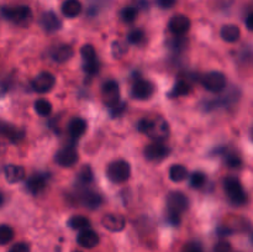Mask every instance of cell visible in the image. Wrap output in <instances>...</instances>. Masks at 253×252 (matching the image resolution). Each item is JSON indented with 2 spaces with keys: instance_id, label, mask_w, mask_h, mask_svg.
I'll use <instances>...</instances> for the list:
<instances>
[{
  "instance_id": "13",
  "label": "cell",
  "mask_w": 253,
  "mask_h": 252,
  "mask_svg": "<svg viewBox=\"0 0 253 252\" xmlns=\"http://www.w3.org/2000/svg\"><path fill=\"white\" fill-rule=\"evenodd\" d=\"M156 86L152 82L146 81V79H140L133 84L131 89V94L137 100H147L155 94Z\"/></svg>"
},
{
  "instance_id": "30",
  "label": "cell",
  "mask_w": 253,
  "mask_h": 252,
  "mask_svg": "<svg viewBox=\"0 0 253 252\" xmlns=\"http://www.w3.org/2000/svg\"><path fill=\"white\" fill-rule=\"evenodd\" d=\"M189 183L193 188H202L203 185L207 183V174L200 172V170L194 172L192 175H190Z\"/></svg>"
},
{
  "instance_id": "24",
  "label": "cell",
  "mask_w": 253,
  "mask_h": 252,
  "mask_svg": "<svg viewBox=\"0 0 253 252\" xmlns=\"http://www.w3.org/2000/svg\"><path fill=\"white\" fill-rule=\"evenodd\" d=\"M83 204L85 205L89 209H96V208L100 207V204L103 203V198L100 194L94 192H85L83 194V199H82Z\"/></svg>"
},
{
  "instance_id": "37",
  "label": "cell",
  "mask_w": 253,
  "mask_h": 252,
  "mask_svg": "<svg viewBox=\"0 0 253 252\" xmlns=\"http://www.w3.org/2000/svg\"><path fill=\"white\" fill-rule=\"evenodd\" d=\"M231 251V245L227 241H220L215 245V252H230Z\"/></svg>"
},
{
  "instance_id": "7",
  "label": "cell",
  "mask_w": 253,
  "mask_h": 252,
  "mask_svg": "<svg viewBox=\"0 0 253 252\" xmlns=\"http://www.w3.org/2000/svg\"><path fill=\"white\" fill-rule=\"evenodd\" d=\"M82 58H83V68L89 76H94L99 71V61L96 51L93 44H84L81 48Z\"/></svg>"
},
{
  "instance_id": "41",
  "label": "cell",
  "mask_w": 253,
  "mask_h": 252,
  "mask_svg": "<svg viewBox=\"0 0 253 252\" xmlns=\"http://www.w3.org/2000/svg\"><path fill=\"white\" fill-rule=\"evenodd\" d=\"M6 91H7V86H6V84L0 83V98H1V96H4V95H5V94H6Z\"/></svg>"
},
{
  "instance_id": "15",
  "label": "cell",
  "mask_w": 253,
  "mask_h": 252,
  "mask_svg": "<svg viewBox=\"0 0 253 252\" xmlns=\"http://www.w3.org/2000/svg\"><path fill=\"white\" fill-rule=\"evenodd\" d=\"M40 25L46 32H56L61 30L62 21L53 11H46L40 17Z\"/></svg>"
},
{
  "instance_id": "2",
  "label": "cell",
  "mask_w": 253,
  "mask_h": 252,
  "mask_svg": "<svg viewBox=\"0 0 253 252\" xmlns=\"http://www.w3.org/2000/svg\"><path fill=\"white\" fill-rule=\"evenodd\" d=\"M188 198L182 192H170L167 197V220L172 225L180 224V215L188 209Z\"/></svg>"
},
{
  "instance_id": "23",
  "label": "cell",
  "mask_w": 253,
  "mask_h": 252,
  "mask_svg": "<svg viewBox=\"0 0 253 252\" xmlns=\"http://www.w3.org/2000/svg\"><path fill=\"white\" fill-rule=\"evenodd\" d=\"M0 132L4 133L7 138H10V141H12V142H17V141L21 140L25 135L24 131L20 130V128L1 123H0Z\"/></svg>"
},
{
  "instance_id": "33",
  "label": "cell",
  "mask_w": 253,
  "mask_h": 252,
  "mask_svg": "<svg viewBox=\"0 0 253 252\" xmlns=\"http://www.w3.org/2000/svg\"><path fill=\"white\" fill-rule=\"evenodd\" d=\"M127 41L132 44H140L145 41V32L142 30H132L130 34L127 35Z\"/></svg>"
},
{
  "instance_id": "19",
  "label": "cell",
  "mask_w": 253,
  "mask_h": 252,
  "mask_svg": "<svg viewBox=\"0 0 253 252\" xmlns=\"http://www.w3.org/2000/svg\"><path fill=\"white\" fill-rule=\"evenodd\" d=\"M47 185V178L46 175L42 174H32L31 177L27 179L26 182V189L29 190L31 194L37 195L46 188Z\"/></svg>"
},
{
  "instance_id": "5",
  "label": "cell",
  "mask_w": 253,
  "mask_h": 252,
  "mask_svg": "<svg viewBox=\"0 0 253 252\" xmlns=\"http://www.w3.org/2000/svg\"><path fill=\"white\" fill-rule=\"evenodd\" d=\"M106 175L109 180L113 183H124L130 178L131 175V166L125 160H116L114 162L109 163L106 168Z\"/></svg>"
},
{
  "instance_id": "17",
  "label": "cell",
  "mask_w": 253,
  "mask_h": 252,
  "mask_svg": "<svg viewBox=\"0 0 253 252\" xmlns=\"http://www.w3.org/2000/svg\"><path fill=\"white\" fill-rule=\"evenodd\" d=\"M73 54L74 49L69 44H59V46L54 47L51 52L52 59L57 63H64V62L69 61L73 57Z\"/></svg>"
},
{
  "instance_id": "16",
  "label": "cell",
  "mask_w": 253,
  "mask_h": 252,
  "mask_svg": "<svg viewBox=\"0 0 253 252\" xmlns=\"http://www.w3.org/2000/svg\"><path fill=\"white\" fill-rule=\"evenodd\" d=\"M77 242L79 246L84 247V249H93L99 244V236L94 230H82L77 236Z\"/></svg>"
},
{
  "instance_id": "22",
  "label": "cell",
  "mask_w": 253,
  "mask_h": 252,
  "mask_svg": "<svg viewBox=\"0 0 253 252\" xmlns=\"http://www.w3.org/2000/svg\"><path fill=\"white\" fill-rule=\"evenodd\" d=\"M221 39L224 40L225 42H229V43H232V42H236L237 40L241 36V31H240V27L237 25L229 24L222 26L221 32Z\"/></svg>"
},
{
  "instance_id": "11",
  "label": "cell",
  "mask_w": 253,
  "mask_h": 252,
  "mask_svg": "<svg viewBox=\"0 0 253 252\" xmlns=\"http://www.w3.org/2000/svg\"><path fill=\"white\" fill-rule=\"evenodd\" d=\"M190 26H192L190 19L187 15L183 14L174 15V16L170 17L169 22H168V30L175 36H183L184 34H187Z\"/></svg>"
},
{
  "instance_id": "35",
  "label": "cell",
  "mask_w": 253,
  "mask_h": 252,
  "mask_svg": "<svg viewBox=\"0 0 253 252\" xmlns=\"http://www.w3.org/2000/svg\"><path fill=\"white\" fill-rule=\"evenodd\" d=\"M182 252H204L203 251V247L199 242H188L184 247H183Z\"/></svg>"
},
{
  "instance_id": "6",
  "label": "cell",
  "mask_w": 253,
  "mask_h": 252,
  "mask_svg": "<svg viewBox=\"0 0 253 252\" xmlns=\"http://www.w3.org/2000/svg\"><path fill=\"white\" fill-rule=\"evenodd\" d=\"M202 83L207 90L211 91V93H220V91H222L226 88L227 79L226 76L221 73V72L212 71L203 77Z\"/></svg>"
},
{
  "instance_id": "28",
  "label": "cell",
  "mask_w": 253,
  "mask_h": 252,
  "mask_svg": "<svg viewBox=\"0 0 253 252\" xmlns=\"http://www.w3.org/2000/svg\"><path fill=\"white\" fill-rule=\"evenodd\" d=\"M35 111L40 116H49L52 113V104L46 99H39L35 101Z\"/></svg>"
},
{
  "instance_id": "40",
  "label": "cell",
  "mask_w": 253,
  "mask_h": 252,
  "mask_svg": "<svg viewBox=\"0 0 253 252\" xmlns=\"http://www.w3.org/2000/svg\"><path fill=\"white\" fill-rule=\"evenodd\" d=\"M246 27L250 30V31H253V12H251V14L247 16Z\"/></svg>"
},
{
  "instance_id": "32",
  "label": "cell",
  "mask_w": 253,
  "mask_h": 252,
  "mask_svg": "<svg viewBox=\"0 0 253 252\" xmlns=\"http://www.w3.org/2000/svg\"><path fill=\"white\" fill-rule=\"evenodd\" d=\"M137 17V9L133 6H126L125 9L121 11V19L125 22L130 24V22H133Z\"/></svg>"
},
{
  "instance_id": "26",
  "label": "cell",
  "mask_w": 253,
  "mask_h": 252,
  "mask_svg": "<svg viewBox=\"0 0 253 252\" xmlns=\"http://www.w3.org/2000/svg\"><path fill=\"white\" fill-rule=\"evenodd\" d=\"M188 169L183 165H173L169 168V178L175 183L183 182L187 179Z\"/></svg>"
},
{
  "instance_id": "42",
  "label": "cell",
  "mask_w": 253,
  "mask_h": 252,
  "mask_svg": "<svg viewBox=\"0 0 253 252\" xmlns=\"http://www.w3.org/2000/svg\"><path fill=\"white\" fill-rule=\"evenodd\" d=\"M2 203H4V197H2V194L0 193V207L2 205Z\"/></svg>"
},
{
  "instance_id": "27",
  "label": "cell",
  "mask_w": 253,
  "mask_h": 252,
  "mask_svg": "<svg viewBox=\"0 0 253 252\" xmlns=\"http://www.w3.org/2000/svg\"><path fill=\"white\" fill-rule=\"evenodd\" d=\"M190 93V86L187 82L179 81L174 84V86L172 88V90L169 91L170 98H177V96H183L187 95Z\"/></svg>"
},
{
  "instance_id": "43",
  "label": "cell",
  "mask_w": 253,
  "mask_h": 252,
  "mask_svg": "<svg viewBox=\"0 0 253 252\" xmlns=\"http://www.w3.org/2000/svg\"><path fill=\"white\" fill-rule=\"evenodd\" d=\"M74 252H81V251H74Z\"/></svg>"
},
{
  "instance_id": "18",
  "label": "cell",
  "mask_w": 253,
  "mask_h": 252,
  "mask_svg": "<svg viewBox=\"0 0 253 252\" xmlns=\"http://www.w3.org/2000/svg\"><path fill=\"white\" fill-rule=\"evenodd\" d=\"M4 174L7 182L14 184V183H19L24 179L25 175H26V170H25V168L22 166L7 165L4 168Z\"/></svg>"
},
{
  "instance_id": "4",
  "label": "cell",
  "mask_w": 253,
  "mask_h": 252,
  "mask_svg": "<svg viewBox=\"0 0 253 252\" xmlns=\"http://www.w3.org/2000/svg\"><path fill=\"white\" fill-rule=\"evenodd\" d=\"M1 15L9 21L19 26H27L32 20V11L26 5H19L14 7H2Z\"/></svg>"
},
{
  "instance_id": "38",
  "label": "cell",
  "mask_w": 253,
  "mask_h": 252,
  "mask_svg": "<svg viewBox=\"0 0 253 252\" xmlns=\"http://www.w3.org/2000/svg\"><path fill=\"white\" fill-rule=\"evenodd\" d=\"M177 2V0H157V5L161 9H170Z\"/></svg>"
},
{
  "instance_id": "29",
  "label": "cell",
  "mask_w": 253,
  "mask_h": 252,
  "mask_svg": "<svg viewBox=\"0 0 253 252\" xmlns=\"http://www.w3.org/2000/svg\"><path fill=\"white\" fill-rule=\"evenodd\" d=\"M14 239V230L9 225H0V245L9 244Z\"/></svg>"
},
{
  "instance_id": "21",
  "label": "cell",
  "mask_w": 253,
  "mask_h": 252,
  "mask_svg": "<svg viewBox=\"0 0 253 252\" xmlns=\"http://www.w3.org/2000/svg\"><path fill=\"white\" fill-rule=\"evenodd\" d=\"M86 121L82 118H73L68 123V133L71 135V137L78 138L82 135H84V132L86 131Z\"/></svg>"
},
{
  "instance_id": "8",
  "label": "cell",
  "mask_w": 253,
  "mask_h": 252,
  "mask_svg": "<svg viewBox=\"0 0 253 252\" xmlns=\"http://www.w3.org/2000/svg\"><path fill=\"white\" fill-rule=\"evenodd\" d=\"M54 84H56V77L52 73H49V72H42L39 76L35 77L31 83V86L36 93L44 94L52 90Z\"/></svg>"
},
{
  "instance_id": "25",
  "label": "cell",
  "mask_w": 253,
  "mask_h": 252,
  "mask_svg": "<svg viewBox=\"0 0 253 252\" xmlns=\"http://www.w3.org/2000/svg\"><path fill=\"white\" fill-rule=\"evenodd\" d=\"M68 226L72 227L73 230L82 231V230L89 229V226H90V220L88 217L83 216V215H74V216H72L68 220Z\"/></svg>"
},
{
  "instance_id": "1",
  "label": "cell",
  "mask_w": 253,
  "mask_h": 252,
  "mask_svg": "<svg viewBox=\"0 0 253 252\" xmlns=\"http://www.w3.org/2000/svg\"><path fill=\"white\" fill-rule=\"evenodd\" d=\"M137 130L141 133H145L153 141L162 142L169 136V124L162 116L155 118H143L137 123Z\"/></svg>"
},
{
  "instance_id": "12",
  "label": "cell",
  "mask_w": 253,
  "mask_h": 252,
  "mask_svg": "<svg viewBox=\"0 0 253 252\" xmlns=\"http://www.w3.org/2000/svg\"><path fill=\"white\" fill-rule=\"evenodd\" d=\"M54 161L61 167H72L78 162V152L73 146H66L57 151Z\"/></svg>"
},
{
  "instance_id": "9",
  "label": "cell",
  "mask_w": 253,
  "mask_h": 252,
  "mask_svg": "<svg viewBox=\"0 0 253 252\" xmlns=\"http://www.w3.org/2000/svg\"><path fill=\"white\" fill-rule=\"evenodd\" d=\"M103 100L108 108H114L120 103V88L115 81H108L103 85Z\"/></svg>"
},
{
  "instance_id": "44",
  "label": "cell",
  "mask_w": 253,
  "mask_h": 252,
  "mask_svg": "<svg viewBox=\"0 0 253 252\" xmlns=\"http://www.w3.org/2000/svg\"><path fill=\"white\" fill-rule=\"evenodd\" d=\"M252 135H253V132H252Z\"/></svg>"
},
{
  "instance_id": "20",
  "label": "cell",
  "mask_w": 253,
  "mask_h": 252,
  "mask_svg": "<svg viewBox=\"0 0 253 252\" xmlns=\"http://www.w3.org/2000/svg\"><path fill=\"white\" fill-rule=\"evenodd\" d=\"M82 9H83V6H82V2L79 0H64L61 6L62 14L69 19L78 16L82 12Z\"/></svg>"
},
{
  "instance_id": "31",
  "label": "cell",
  "mask_w": 253,
  "mask_h": 252,
  "mask_svg": "<svg viewBox=\"0 0 253 252\" xmlns=\"http://www.w3.org/2000/svg\"><path fill=\"white\" fill-rule=\"evenodd\" d=\"M78 180L83 184H89L93 180V170L89 166H84L78 173Z\"/></svg>"
},
{
  "instance_id": "14",
  "label": "cell",
  "mask_w": 253,
  "mask_h": 252,
  "mask_svg": "<svg viewBox=\"0 0 253 252\" xmlns=\"http://www.w3.org/2000/svg\"><path fill=\"white\" fill-rule=\"evenodd\" d=\"M101 225L105 227L106 230L113 232H120L125 229L126 220L121 214H105L101 219Z\"/></svg>"
},
{
  "instance_id": "3",
  "label": "cell",
  "mask_w": 253,
  "mask_h": 252,
  "mask_svg": "<svg viewBox=\"0 0 253 252\" xmlns=\"http://www.w3.org/2000/svg\"><path fill=\"white\" fill-rule=\"evenodd\" d=\"M224 189L227 198L235 207H241L247 203V193L245 192L241 182L236 177H226L224 180Z\"/></svg>"
},
{
  "instance_id": "34",
  "label": "cell",
  "mask_w": 253,
  "mask_h": 252,
  "mask_svg": "<svg viewBox=\"0 0 253 252\" xmlns=\"http://www.w3.org/2000/svg\"><path fill=\"white\" fill-rule=\"evenodd\" d=\"M127 51V44L123 41H115L113 43V48H111V52H113V56L115 58H120Z\"/></svg>"
},
{
  "instance_id": "10",
  "label": "cell",
  "mask_w": 253,
  "mask_h": 252,
  "mask_svg": "<svg viewBox=\"0 0 253 252\" xmlns=\"http://www.w3.org/2000/svg\"><path fill=\"white\" fill-rule=\"evenodd\" d=\"M169 153L170 148L168 146H166L165 143L157 142V141H155L153 143H150L145 148V157L148 161H151V162H160V161L168 157Z\"/></svg>"
},
{
  "instance_id": "36",
  "label": "cell",
  "mask_w": 253,
  "mask_h": 252,
  "mask_svg": "<svg viewBox=\"0 0 253 252\" xmlns=\"http://www.w3.org/2000/svg\"><path fill=\"white\" fill-rule=\"evenodd\" d=\"M7 252H30V246L26 242H17Z\"/></svg>"
},
{
  "instance_id": "39",
  "label": "cell",
  "mask_w": 253,
  "mask_h": 252,
  "mask_svg": "<svg viewBox=\"0 0 253 252\" xmlns=\"http://www.w3.org/2000/svg\"><path fill=\"white\" fill-rule=\"evenodd\" d=\"M226 162H227V165L231 166V167H239V166L241 165V160H240V158L235 155L227 156Z\"/></svg>"
}]
</instances>
